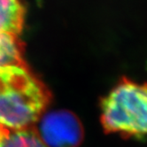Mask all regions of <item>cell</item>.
Instances as JSON below:
<instances>
[{
  "instance_id": "6da1fadb",
  "label": "cell",
  "mask_w": 147,
  "mask_h": 147,
  "mask_svg": "<svg viewBox=\"0 0 147 147\" xmlns=\"http://www.w3.org/2000/svg\"><path fill=\"white\" fill-rule=\"evenodd\" d=\"M51 100L46 85L29 68L0 67V124L31 129Z\"/></svg>"
},
{
  "instance_id": "7a4b0ae2",
  "label": "cell",
  "mask_w": 147,
  "mask_h": 147,
  "mask_svg": "<svg viewBox=\"0 0 147 147\" xmlns=\"http://www.w3.org/2000/svg\"><path fill=\"white\" fill-rule=\"evenodd\" d=\"M104 131L123 138H147V82L123 76L100 101Z\"/></svg>"
},
{
  "instance_id": "3957f363",
  "label": "cell",
  "mask_w": 147,
  "mask_h": 147,
  "mask_svg": "<svg viewBox=\"0 0 147 147\" xmlns=\"http://www.w3.org/2000/svg\"><path fill=\"white\" fill-rule=\"evenodd\" d=\"M36 133L47 147H78L84 138L81 121L67 110H54L44 114Z\"/></svg>"
},
{
  "instance_id": "277c9868",
  "label": "cell",
  "mask_w": 147,
  "mask_h": 147,
  "mask_svg": "<svg viewBox=\"0 0 147 147\" xmlns=\"http://www.w3.org/2000/svg\"><path fill=\"white\" fill-rule=\"evenodd\" d=\"M29 68L24 59V45L18 35L0 32V67Z\"/></svg>"
},
{
  "instance_id": "5b68a950",
  "label": "cell",
  "mask_w": 147,
  "mask_h": 147,
  "mask_svg": "<svg viewBox=\"0 0 147 147\" xmlns=\"http://www.w3.org/2000/svg\"><path fill=\"white\" fill-rule=\"evenodd\" d=\"M24 17L25 9L20 0H0V32L19 35Z\"/></svg>"
},
{
  "instance_id": "8992f818",
  "label": "cell",
  "mask_w": 147,
  "mask_h": 147,
  "mask_svg": "<svg viewBox=\"0 0 147 147\" xmlns=\"http://www.w3.org/2000/svg\"><path fill=\"white\" fill-rule=\"evenodd\" d=\"M0 147H47L34 129H12L0 124Z\"/></svg>"
}]
</instances>
